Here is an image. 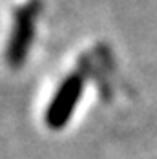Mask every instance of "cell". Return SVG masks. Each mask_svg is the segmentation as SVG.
Wrapping results in <instances>:
<instances>
[{"label":"cell","mask_w":157,"mask_h":159,"mask_svg":"<svg viewBox=\"0 0 157 159\" xmlns=\"http://www.w3.org/2000/svg\"><path fill=\"white\" fill-rule=\"evenodd\" d=\"M40 9H42L40 0H28L26 4L16 7L13 30H11V39H9L7 49H6V59H7L9 66L15 68V70L20 68L28 59Z\"/></svg>","instance_id":"obj_1"},{"label":"cell","mask_w":157,"mask_h":159,"mask_svg":"<svg viewBox=\"0 0 157 159\" xmlns=\"http://www.w3.org/2000/svg\"><path fill=\"white\" fill-rule=\"evenodd\" d=\"M82 92H84V73L78 70L70 73L61 82V86L57 88L55 95L47 106L46 117H44L46 125L51 130H61L68 125L77 102L80 101Z\"/></svg>","instance_id":"obj_2"}]
</instances>
